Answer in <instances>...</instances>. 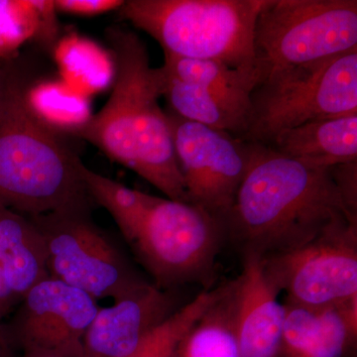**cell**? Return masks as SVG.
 I'll use <instances>...</instances> for the list:
<instances>
[{"instance_id": "12", "label": "cell", "mask_w": 357, "mask_h": 357, "mask_svg": "<svg viewBox=\"0 0 357 357\" xmlns=\"http://www.w3.org/2000/svg\"><path fill=\"white\" fill-rule=\"evenodd\" d=\"M100 307L83 340L84 357H124L178 310L169 291L145 282L132 292Z\"/></svg>"}, {"instance_id": "23", "label": "cell", "mask_w": 357, "mask_h": 357, "mask_svg": "<svg viewBox=\"0 0 357 357\" xmlns=\"http://www.w3.org/2000/svg\"><path fill=\"white\" fill-rule=\"evenodd\" d=\"M330 171L345 206L357 217V160L333 166Z\"/></svg>"}, {"instance_id": "15", "label": "cell", "mask_w": 357, "mask_h": 357, "mask_svg": "<svg viewBox=\"0 0 357 357\" xmlns=\"http://www.w3.org/2000/svg\"><path fill=\"white\" fill-rule=\"evenodd\" d=\"M312 168L357 160V114L307 122L277 134L266 145Z\"/></svg>"}, {"instance_id": "24", "label": "cell", "mask_w": 357, "mask_h": 357, "mask_svg": "<svg viewBox=\"0 0 357 357\" xmlns=\"http://www.w3.org/2000/svg\"><path fill=\"white\" fill-rule=\"evenodd\" d=\"M124 1L121 0H58L53 6L62 13L77 15H96L107 11L119 9Z\"/></svg>"}, {"instance_id": "21", "label": "cell", "mask_w": 357, "mask_h": 357, "mask_svg": "<svg viewBox=\"0 0 357 357\" xmlns=\"http://www.w3.org/2000/svg\"><path fill=\"white\" fill-rule=\"evenodd\" d=\"M27 98L35 114L61 135L73 136L91 116L83 96L60 83L31 84Z\"/></svg>"}, {"instance_id": "25", "label": "cell", "mask_w": 357, "mask_h": 357, "mask_svg": "<svg viewBox=\"0 0 357 357\" xmlns=\"http://www.w3.org/2000/svg\"><path fill=\"white\" fill-rule=\"evenodd\" d=\"M17 301L7 287L3 275L0 271V324L2 319L10 314L11 311L17 306Z\"/></svg>"}, {"instance_id": "8", "label": "cell", "mask_w": 357, "mask_h": 357, "mask_svg": "<svg viewBox=\"0 0 357 357\" xmlns=\"http://www.w3.org/2000/svg\"><path fill=\"white\" fill-rule=\"evenodd\" d=\"M91 211H60L29 218L43 236L51 277L96 301H116L146 281L93 222Z\"/></svg>"}, {"instance_id": "11", "label": "cell", "mask_w": 357, "mask_h": 357, "mask_svg": "<svg viewBox=\"0 0 357 357\" xmlns=\"http://www.w3.org/2000/svg\"><path fill=\"white\" fill-rule=\"evenodd\" d=\"M100 307L89 294L49 276L25 294L10 321L1 325L13 347L23 352L83 356L84 335Z\"/></svg>"}, {"instance_id": "7", "label": "cell", "mask_w": 357, "mask_h": 357, "mask_svg": "<svg viewBox=\"0 0 357 357\" xmlns=\"http://www.w3.org/2000/svg\"><path fill=\"white\" fill-rule=\"evenodd\" d=\"M261 83L275 70L357 48L356 0H266L255 27Z\"/></svg>"}, {"instance_id": "9", "label": "cell", "mask_w": 357, "mask_h": 357, "mask_svg": "<svg viewBox=\"0 0 357 357\" xmlns=\"http://www.w3.org/2000/svg\"><path fill=\"white\" fill-rule=\"evenodd\" d=\"M262 262L287 302L319 309L357 300V220L340 218L305 245Z\"/></svg>"}, {"instance_id": "26", "label": "cell", "mask_w": 357, "mask_h": 357, "mask_svg": "<svg viewBox=\"0 0 357 357\" xmlns=\"http://www.w3.org/2000/svg\"><path fill=\"white\" fill-rule=\"evenodd\" d=\"M23 357H83V356L63 351H27L23 352Z\"/></svg>"}, {"instance_id": "19", "label": "cell", "mask_w": 357, "mask_h": 357, "mask_svg": "<svg viewBox=\"0 0 357 357\" xmlns=\"http://www.w3.org/2000/svg\"><path fill=\"white\" fill-rule=\"evenodd\" d=\"M232 282L185 335L177 357H241L234 328Z\"/></svg>"}, {"instance_id": "20", "label": "cell", "mask_w": 357, "mask_h": 357, "mask_svg": "<svg viewBox=\"0 0 357 357\" xmlns=\"http://www.w3.org/2000/svg\"><path fill=\"white\" fill-rule=\"evenodd\" d=\"M227 284L199 293L194 300L178 307L153 331L135 351L124 357H177L183 338L202 317L222 298Z\"/></svg>"}, {"instance_id": "13", "label": "cell", "mask_w": 357, "mask_h": 357, "mask_svg": "<svg viewBox=\"0 0 357 357\" xmlns=\"http://www.w3.org/2000/svg\"><path fill=\"white\" fill-rule=\"evenodd\" d=\"M243 273L232 281L234 328L241 357H280L285 306L281 291L261 259L243 258Z\"/></svg>"}, {"instance_id": "27", "label": "cell", "mask_w": 357, "mask_h": 357, "mask_svg": "<svg viewBox=\"0 0 357 357\" xmlns=\"http://www.w3.org/2000/svg\"><path fill=\"white\" fill-rule=\"evenodd\" d=\"M11 349H13V345L9 342L3 328L0 324V357H11Z\"/></svg>"}, {"instance_id": "17", "label": "cell", "mask_w": 357, "mask_h": 357, "mask_svg": "<svg viewBox=\"0 0 357 357\" xmlns=\"http://www.w3.org/2000/svg\"><path fill=\"white\" fill-rule=\"evenodd\" d=\"M163 68L167 76L210 91L243 114L248 121L251 95L261 84V77L256 68H232L217 61L196 60L170 54H165Z\"/></svg>"}, {"instance_id": "3", "label": "cell", "mask_w": 357, "mask_h": 357, "mask_svg": "<svg viewBox=\"0 0 357 357\" xmlns=\"http://www.w3.org/2000/svg\"><path fill=\"white\" fill-rule=\"evenodd\" d=\"M29 74L0 66V204L27 218L91 208L84 163L28 102Z\"/></svg>"}, {"instance_id": "6", "label": "cell", "mask_w": 357, "mask_h": 357, "mask_svg": "<svg viewBox=\"0 0 357 357\" xmlns=\"http://www.w3.org/2000/svg\"><path fill=\"white\" fill-rule=\"evenodd\" d=\"M357 114V48L275 70L251 95L243 140L268 145L277 134L307 123Z\"/></svg>"}, {"instance_id": "1", "label": "cell", "mask_w": 357, "mask_h": 357, "mask_svg": "<svg viewBox=\"0 0 357 357\" xmlns=\"http://www.w3.org/2000/svg\"><path fill=\"white\" fill-rule=\"evenodd\" d=\"M249 163L225 218L227 241L243 257L290 252L342 218L357 220L342 201L330 169L312 168L249 143Z\"/></svg>"}, {"instance_id": "14", "label": "cell", "mask_w": 357, "mask_h": 357, "mask_svg": "<svg viewBox=\"0 0 357 357\" xmlns=\"http://www.w3.org/2000/svg\"><path fill=\"white\" fill-rule=\"evenodd\" d=\"M280 357H345L357 335V300L309 307L287 302Z\"/></svg>"}, {"instance_id": "10", "label": "cell", "mask_w": 357, "mask_h": 357, "mask_svg": "<svg viewBox=\"0 0 357 357\" xmlns=\"http://www.w3.org/2000/svg\"><path fill=\"white\" fill-rule=\"evenodd\" d=\"M188 203L225 225L249 163V144L223 131L166 112Z\"/></svg>"}, {"instance_id": "18", "label": "cell", "mask_w": 357, "mask_h": 357, "mask_svg": "<svg viewBox=\"0 0 357 357\" xmlns=\"http://www.w3.org/2000/svg\"><path fill=\"white\" fill-rule=\"evenodd\" d=\"M165 75L163 96L170 112L187 121L223 131L243 140L248 124L243 114L210 91L167 76L166 72Z\"/></svg>"}, {"instance_id": "22", "label": "cell", "mask_w": 357, "mask_h": 357, "mask_svg": "<svg viewBox=\"0 0 357 357\" xmlns=\"http://www.w3.org/2000/svg\"><path fill=\"white\" fill-rule=\"evenodd\" d=\"M20 6V2L0 1V58L4 60L26 36L18 20Z\"/></svg>"}, {"instance_id": "16", "label": "cell", "mask_w": 357, "mask_h": 357, "mask_svg": "<svg viewBox=\"0 0 357 357\" xmlns=\"http://www.w3.org/2000/svg\"><path fill=\"white\" fill-rule=\"evenodd\" d=\"M0 271L17 303L33 286L50 276L43 236L35 223L1 204Z\"/></svg>"}, {"instance_id": "5", "label": "cell", "mask_w": 357, "mask_h": 357, "mask_svg": "<svg viewBox=\"0 0 357 357\" xmlns=\"http://www.w3.org/2000/svg\"><path fill=\"white\" fill-rule=\"evenodd\" d=\"M266 0H129L119 9L164 53L255 69V27Z\"/></svg>"}, {"instance_id": "2", "label": "cell", "mask_w": 357, "mask_h": 357, "mask_svg": "<svg viewBox=\"0 0 357 357\" xmlns=\"http://www.w3.org/2000/svg\"><path fill=\"white\" fill-rule=\"evenodd\" d=\"M107 36L114 55V91L73 136L89 141L167 198L188 203L168 119L159 105L165 70L150 66L146 46L133 32L114 26Z\"/></svg>"}, {"instance_id": "4", "label": "cell", "mask_w": 357, "mask_h": 357, "mask_svg": "<svg viewBox=\"0 0 357 357\" xmlns=\"http://www.w3.org/2000/svg\"><path fill=\"white\" fill-rule=\"evenodd\" d=\"M105 208L157 287L201 284L211 289L215 261L227 243L225 225L198 206L117 185Z\"/></svg>"}]
</instances>
